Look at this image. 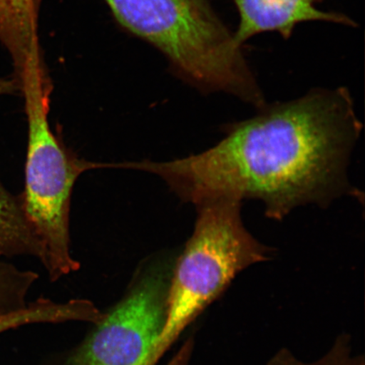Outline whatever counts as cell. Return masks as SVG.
<instances>
[{
	"label": "cell",
	"mask_w": 365,
	"mask_h": 365,
	"mask_svg": "<svg viewBox=\"0 0 365 365\" xmlns=\"http://www.w3.org/2000/svg\"><path fill=\"white\" fill-rule=\"evenodd\" d=\"M361 131L348 89L316 88L225 125V137L202 153L120 168L161 178L195 207L217 199L257 200L267 217L280 221L302 205L326 208L341 196L362 197L348 175Z\"/></svg>",
	"instance_id": "cell-1"
},
{
	"label": "cell",
	"mask_w": 365,
	"mask_h": 365,
	"mask_svg": "<svg viewBox=\"0 0 365 365\" xmlns=\"http://www.w3.org/2000/svg\"><path fill=\"white\" fill-rule=\"evenodd\" d=\"M105 1L121 24L156 46L202 93L235 96L255 108L266 102L242 47L208 0Z\"/></svg>",
	"instance_id": "cell-2"
},
{
	"label": "cell",
	"mask_w": 365,
	"mask_h": 365,
	"mask_svg": "<svg viewBox=\"0 0 365 365\" xmlns=\"http://www.w3.org/2000/svg\"><path fill=\"white\" fill-rule=\"evenodd\" d=\"M241 205L238 200L217 199L195 207L192 235L173 264L166 322L153 365L240 272L271 259L273 250L245 227Z\"/></svg>",
	"instance_id": "cell-3"
},
{
	"label": "cell",
	"mask_w": 365,
	"mask_h": 365,
	"mask_svg": "<svg viewBox=\"0 0 365 365\" xmlns=\"http://www.w3.org/2000/svg\"><path fill=\"white\" fill-rule=\"evenodd\" d=\"M26 100L29 145L23 208L43 246V266L56 281L78 270L71 250V195L77 179L94 163L77 158L48 120L51 86L22 91Z\"/></svg>",
	"instance_id": "cell-4"
},
{
	"label": "cell",
	"mask_w": 365,
	"mask_h": 365,
	"mask_svg": "<svg viewBox=\"0 0 365 365\" xmlns=\"http://www.w3.org/2000/svg\"><path fill=\"white\" fill-rule=\"evenodd\" d=\"M172 259L141 269L129 292L103 313L66 365H153L155 348L166 322Z\"/></svg>",
	"instance_id": "cell-5"
},
{
	"label": "cell",
	"mask_w": 365,
	"mask_h": 365,
	"mask_svg": "<svg viewBox=\"0 0 365 365\" xmlns=\"http://www.w3.org/2000/svg\"><path fill=\"white\" fill-rule=\"evenodd\" d=\"M240 15L234 34L240 47L254 36L277 31L284 39L291 38L297 25L307 21H327L349 26L355 22L341 13L319 10L317 0H232Z\"/></svg>",
	"instance_id": "cell-6"
},
{
	"label": "cell",
	"mask_w": 365,
	"mask_h": 365,
	"mask_svg": "<svg viewBox=\"0 0 365 365\" xmlns=\"http://www.w3.org/2000/svg\"><path fill=\"white\" fill-rule=\"evenodd\" d=\"M103 312L91 301L76 299L58 303L39 299L17 312L0 313V334L16 328L39 323L83 322L93 323Z\"/></svg>",
	"instance_id": "cell-7"
},
{
	"label": "cell",
	"mask_w": 365,
	"mask_h": 365,
	"mask_svg": "<svg viewBox=\"0 0 365 365\" xmlns=\"http://www.w3.org/2000/svg\"><path fill=\"white\" fill-rule=\"evenodd\" d=\"M17 255L44 261L43 246L27 219L21 196L9 192L0 182V257Z\"/></svg>",
	"instance_id": "cell-8"
},
{
	"label": "cell",
	"mask_w": 365,
	"mask_h": 365,
	"mask_svg": "<svg viewBox=\"0 0 365 365\" xmlns=\"http://www.w3.org/2000/svg\"><path fill=\"white\" fill-rule=\"evenodd\" d=\"M38 278V274L21 270L0 257V313L26 308L27 295Z\"/></svg>",
	"instance_id": "cell-9"
},
{
	"label": "cell",
	"mask_w": 365,
	"mask_h": 365,
	"mask_svg": "<svg viewBox=\"0 0 365 365\" xmlns=\"http://www.w3.org/2000/svg\"><path fill=\"white\" fill-rule=\"evenodd\" d=\"M267 365H364V359L352 352L350 337L342 334L323 357L314 361H303L290 350L282 349L272 356Z\"/></svg>",
	"instance_id": "cell-10"
},
{
	"label": "cell",
	"mask_w": 365,
	"mask_h": 365,
	"mask_svg": "<svg viewBox=\"0 0 365 365\" xmlns=\"http://www.w3.org/2000/svg\"><path fill=\"white\" fill-rule=\"evenodd\" d=\"M20 90V85L16 79H0V96L14 94Z\"/></svg>",
	"instance_id": "cell-11"
},
{
	"label": "cell",
	"mask_w": 365,
	"mask_h": 365,
	"mask_svg": "<svg viewBox=\"0 0 365 365\" xmlns=\"http://www.w3.org/2000/svg\"><path fill=\"white\" fill-rule=\"evenodd\" d=\"M167 365H180V364L175 361H170V363H168Z\"/></svg>",
	"instance_id": "cell-12"
}]
</instances>
